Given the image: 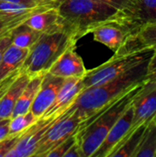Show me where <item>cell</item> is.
Segmentation results:
<instances>
[{"instance_id": "52a82bcc", "label": "cell", "mask_w": 156, "mask_h": 157, "mask_svg": "<svg viewBox=\"0 0 156 157\" xmlns=\"http://www.w3.org/2000/svg\"><path fill=\"white\" fill-rule=\"evenodd\" d=\"M61 115L62 114L51 117H41L38 119L32 125L23 132L20 139L14 148L8 153L6 157L34 156L41 140L45 135V132Z\"/></svg>"}, {"instance_id": "83f0119b", "label": "cell", "mask_w": 156, "mask_h": 157, "mask_svg": "<svg viewBox=\"0 0 156 157\" xmlns=\"http://www.w3.org/2000/svg\"><path fill=\"white\" fill-rule=\"evenodd\" d=\"M21 69L17 70L16 72H14L13 74L9 75L8 76H6V78H4L3 80L0 81V99L3 97V95L5 94V92L6 91V89L9 87V86L13 83V81L17 78V76L20 74Z\"/></svg>"}, {"instance_id": "3957f363", "label": "cell", "mask_w": 156, "mask_h": 157, "mask_svg": "<svg viewBox=\"0 0 156 157\" xmlns=\"http://www.w3.org/2000/svg\"><path fill=\"white\" fill-rule=\"evenodd\" d=\"M63 29L77 40L97 25L119 17L121 12L98 0H63L57 6Z\"/></svg>"}, {"instance_id": "7402d4cb", "label": "cell", "mask_w": 156, "mask_h": 157, "mask_svg": "<svg viewBox=\"0 0 156 157\" xmlns=\"http://www.w3.org/2000/svg\"><path fill=\"white\" fill-rule=\"evenodd\" d=\"M38 119L29 110L24 114L15 116L10 119L9 133H19L32 125Z\"/></svg>"}, {"instance_id": "f1b7e54d", "label": "cell", "mask_w": 156, "mask_h": 157, "mask_svg": "<svg viewBox=\"0 0 156 157\" xmlns=\"http://www.w3.org/2000/svg\"><path fill=\"white\" fill-rule=\"evenodd\" d=\"M10 119H0V141L9 133Z\"/></svg>"}, {"instance_id": "d6986e66", "label": "cell", "mask_w": 156, "mask_h": 157, "mask_svg": "<svg viewBox=\"0 0 156 157\" xmlns=\"http://www.w3.org/2000/svg\"><path fill=\"white\" fill-rule=\"evenodd\" d=\"M11 44L19 48L30 49L40 39L41 33L23 23L15 28L11 32Z\"/></svg>"}, {"instance_id": "ba28073f", "label": "cell", "mask_w": 156, "mask_h": 157, "mask_svg": "<svg viewBox=\"0 0 156 157\" xmlns=\"http://www.w3.org/2000/svg\"><path fill=\"white\" fill-rule=\"evenodd\" d=\"M90 33L96 41L104 44L115 52L123 44L128 36L132 33V29L120 16L117 18L97 25Z\"/></svg>"}, {"instance_id": "9c48e42d", "label": "cell", "mask_w": 156, "mask_h": 157, "mask_svg": "<svg viewBox=\"0 0 156 157\" xmlns=\"http://www.w3.org/2000/svg\"><path fill=\"white\" fill-rule=\"evenodd\" d=\"M134 102V101H133ZM133 119V103L120 115V117L114 123L102 144L93 157H110L112 153L119 146L120 142L127 135Z\"/></svg>"}, {"instance_id": "603a6c76", "label": "cell", "mask_w": 156, "mask_h": 157, "mask_svg": "<svg viewBox=\"0 0 156 157\" xmlns=\"http://www.w3.org/2000/svg\"><path fill=\"white\" fill-rule=\"evenodd\" d=\"M28 18V17H17L0 13V39L9 34L17 26L25 23Z\"/></svg>"}, {"instance_id": "e0dca14e", "label": "cell", "mask_w": 156, "mask_h": 157, "mask_svg": "<svg viewBox=\"0 0 156 157\" xmlns=\"http://www.w3.org/2000/svg\"><path fill=\"white\" fill-rule=\"evenodd\" d=\"M29 52V49L19 48L12 44L8 46L0 61V81L21 69Z\"/></svg>"}, {"instance_id": "4316f807", "label": "cell", "mask_w": 156, "mask_h": 157, "mask_svg": "<svg viewBox=\"0 0 156 157\" xmlns=\"http://www.w3.org/2000/svg\"><path fill=\"white\" fill-rule=\"evenodd\" d=\"M146 77L148 83H156V47L153 50V53L147 63Z\"/></svg>"}, {"instance_id": "ac0fdd59", "label": "cell", "mask_w": 156, "mask_h": 157, "mask_svg": "<svg viewBox=\"0 0 156 157\" xmlns=\"http://www.w3.org/2000/svg\"><path fill=\"white\" fill-rule=\"evenodd\" d=\"M44 74H40V75L31 76V78L29 79V83L27 84L26 87L22 91L20 97L18 98V99L15 105L11 118L17 116V115L24 114L30 110L31 105L36 98V95H37L39 89H40Z\"/></svg>"}, {"instance_id": "ffe728a7", "label": "cell", "mask_w": 156, "mask_h": 157, "mask_svg": "<svg viewBox=\"0 0 156 157\" xmlns=\"http://www.w3.org/2000/svg\"><path fill=\"white\" fill-rule=\"evenodd\" d=\"M133 157H156V122L151 121L146 126Z\"/></svg>"}, {"instance_id": "7a4b0ae2", "label": "cell", "mask_w": 156, "mask_h": 157, "mask_svg": "<svg viewBox=\"0 0 156 157\" xmlns=\"http://www.w3.org/2000/svg\"><path fill=\"white\" fill-rule=\"evenodd\" d=\"M148 61L133 67L113 80L84 89L73 106L77 109L84 121L88 119L108 104L129 92L135 86L147 80Z\"/></svg>"}, {"instance_id": "9a60e30c", "label": "cell", "mask_w": 156, "mask_h": 157, "mask_svg": "<svg viewBox=\"0 0 156 157\" xmlns=\"http://www.w3.org/2000/svg\"><path fill=\"white\" fill-rule=\"evenodd\" d=\"M31 76L21 70L0 99V119L11 118L15 105Z\"/></svg>"}, {"instance_id": "7c38bea8", "label": "cell", "mask_w": 156, "mask_h": 157, "mask_svg": "<svg viewBox=\"0 0 156 157\" xmlns=\"http://www.w3.org/2000/svg\"><path fill=\"white\" fill-rule=\"evenodd\" d=\"M75 46L68 48L52 64L48 73L62 78H83L87 69L83 59L76 52Z\"/></svg>"}, {"instance_id": "1f68e13d", "label": "cell", "mask_w": 156, "mask_h": 157, "mask_svg": "<svg viewBox=\"0 0 156 157\" xmlns=\"http://www.w3.org/2000/svg\"><path fill=\"white\" fill-rule=\"evenodd\" d=\"M2 2H13V3H38L36 0H0Z\"/></svg>"}, {"instance_id": "484cf974", "label": "cell", "mask_w": 156, "mask_h": 157, "mask_svg": "<svg viewBox=\"0 0 156 157\" xmlns=\"http://www.w3.org/2000/svg\"><path fill=\"white\" fill-rule=\"evenodd\" d=\"M112 6L121 12L122 15L129 14L134 6L135 0H98Z\"/></svg>"}, {"instance_id": "5bb4252c", "label": "cell", "mask_w": 156, "mask_h": 157, "mask_svg": "<svg viewBox=\"0 0 156 157\" xmlns=\"http://www.w3.org/2000/svg\"><path fill=\"white\" fill-rule=\"evenodd\" d=\"M120 17L130 25L132 33L142 26L156 21V0H135L131 11Z\"/></svg>"}, {"instance_id": "cb8c5ba5", "label": "cell", "mask_w": 156, "mask_h": 157, "mask_svg": "<svg viewBox=\"0 0 156 157\" xmlns=\"http://www.w3.org/2000/svg\"><path fill=\"white\" fill-rule=\"evenodd\" d=\"M22 133L23 132L19 133H8L0 141V157H6L20 139Z\"/></svg>"}, {"instance_id": "30bf717a", "label": "cell", "mask_w": 156, "mask_h": 157, "mask_svg": "<svg viewBox=\"0 0 156 157\" xmlns=\"http://www.w3.org/2000/svg\"><path fill=\"white\" fill-rule=\"evenodd\" d=\"M63 80L64 78L54 76L48 72L44 74L40 89L30 108V111L37 119L41 118L51 106Z\"/></svg>"}, {"instance_id": "d4e9b609", "label": "cell", "mask_w": 156, "mask_h": 157, "mask_svg": "<svg viewBox=\"0 0 156 157\" xmlns=\"http://www.w3.org/2000/svg\"><path fill=\"white\" fill-rule=\"evenodd\" d=\"M77 141L75 133L68 137L66 140L59 144L57 146H55L51 151H50L45 157H64L67 151L70 149V147Z\"/></svg>"}, {"instance_id": "4fadbf2b", "label": "cell", "mask_w": 156, "mask_h": 157, "mask_svg": "<svg viewBox=\"0 0 156 157\" xmlns=\"http://www.w3.org/2000/svg\"><path fill=\"white\" fill-rule=\"evenodd\" d=\"M156 47V21L145 24L128 36L123 44L114 53H129L152 51Z\"/></svg>"}, {"instance_id": "44dd1931", "label": "cell", "mask_w": 156, "mask_h": 157, "mask_svg": "<svg viewBox=\"0 0 156 157\" xmlns=\"http://www.w3.org/2000/svg\"><path fill=\"white\" fill-rule=\"evenodd\" d=\"M145 128L146 126L138 129L131 136H130L123 144H121L115 150V152L110 157H133L134 153L136 152L142 141Z\"/></svg>"}, {"instance_id": "8fae6325", "label": "cell", "mask_w": 156, "mask_h": 157, "mask_svg": "<svg viewBox=\"0 0 156 157\" xmlns=\"http://www.w3.org/2000/svg\"><path fill=\"white\" fill-rule=\"evenodd\" d=\"M83 90L84 85L82 78H64L53 103L42 117H51L63 114L73 106L75 99Z\"/></svg>"}, {"instance_id": "d6a6232c", "label": "cell", "mask_w": 156, "mask_h": 157, "mask_svg": "<svg viewBox=\"0 0 156 157\" xmlns=\"http://www.w3.org/2000/svg\"><path fill=\"white\" fill-rule=\"evenodd\" d=\"M152 121H153V122H156V116L154 118V120H153Z\"/></svg>"}, {"instance_id": "5b68a950", "label": "cell", "mask_w": 156, "mask_h": 157, "mask_svg": "<svg viewBox=\"0 0 156 157\" xmlns=\"http://www.w3.org/2000/svg\"><path fill=\"white\" fill-rule=\"evenodd\" d=\"M152 53L153 50L129 53H114L109 60L101 65L86 71L82 78L84 89L113 80L133 67L148 61Z\"/></svg>"}, {"instance_id": "8992f818", "label": "cell", "mask_w": 156, "mask_h": 157, "mask_svg": "<svg viewBox=\"0 0 156 157\" xmlns=\"http://www.w3.org/2000/svg\"><path fill=\"white\" fill-rule=\"evenodd\" d=\"M83 121L84 118L80 115L77 109L72 106L63 113L45 132L34 156L45 157L55 146L74 134Z\"/></svg>"}, {"instance_id": "f546056e", "label": "cell", "mask_w": 156, "mask_h": 157, "mask_svg": "<svg viewBox=\"0 0 156 157\" xmlns=\"http://www.w3.org/2000/svg\"><path fill=\"white\" fill-rule=\"evenodd\" d=\"M11 44V35L10 33L2 37L0 39V61L3 57L4 52H6V50L8 48V46Z\"/></svg>"}, {"instance_id": "277c9868", "label": "cell", "mask_w": 156, "mask_h": 157, "mask_svg": "<svg viewBox=\"0 0 156 157\" xmlns=\"http://www.w3.org/2000/svg\"><path fill=\"white\" fill-rule=\"evenodd\" d=\"M77 40L73 34L63 29L41 34L29 49L21 70L30 76L48 72L68 48L76 45Z\"/></svg>"}, {"instance_id": "2e32d148", "label": "cell", "mask_w": 156, "mask_h": 157, "mask_svg": "<svg viewBox=\"0 0 156 157\" xmlns=\"http://www.w3.org/2000/svg\"><path fill=\"white\" fill-rule=\"evenodd\" d=\"M25 23L41 34L63 30L61 17L57 7H51L37 12L29 17Z\"/></svg>"}, {"instance_id": "6da1fadb", "label": "cell", "mask_w": 156, "mask_h": 157, "mask_svg": "<svg viewBox=\"0 0 156 157\" xmlns=\"http://www.w3.org/2000/svg\"><path fill=\"white\" fill-rule=\"evenodd\" d=\"M147 81L148 79L135 86L129 92L81 122L75 135L83 157H93L114 123L129 106L133 103Z\"/></svg>"}, {"instance_id": "4dcf8cb0", "label": "cell", "mask_w": 156, "mask_h": 157, "mask_svg": "<svg viewBox=\"0 0 156 157\" xmlns=\"http://www.w3.org/2000/svg\"><path fill=\"white\" fill-rule=\"evenodd\" d=\"M38 3L40 4H43V5H48L51 6H54L57 7L63 0H36Z\"/></svg>"}]
</instances>
